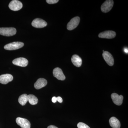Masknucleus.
Listing matches in <instances>:
<instances>
[{"instance_id": "obj_10", "label": "nucleus", "mask_w": 128, "mask_h": 128, "mask_svg": "<svg viewBox=\"0 0 128 128\" xmlns=\"http://www.w3.org/2000/svg\"><path fill=\"white\" fill-rule=\"evenodd\" d=\"M12 64L17 66L25 67L27 66L28 61L26 59L22 57L17 58L12 61Z\"/></svg>"}, {"instance_id": "obj_11", "label": "nucleus", "mask_w": 128, "mask_h": 128, "mask_svg": "<svg viewBox=\"0 0 128 128\" xmlns=\"http://www.w3.org/2000/svg\"><path fill=\"white\" fill-rule=\"evenodd\" d=\"M53 75L58 80H65L66 77L63 73L62 70L58 67L54 69L53 71Z\"/></svg>"}, {"instance_id": "obj_2", "label": "nucleus", "mask_w": 128, "mask_h": 128, "mask_svg": "<svg viewBox=\"0 0 128 128\" xmlns=\"http://www.w3.org/2000/svg\"><path fill=\"white\" fill-rule=\"evenodd\" d=\"M24 46L23 42H14L5 45L4 48L6 50H14L18 49Z\"/></svg>"}, {"instance_id": "obj_5", "label": "nucleus", "mask_w": 128, "mask_h": 128, "mask_svg": "<svg viewBox=\"0 0 128 128\" xmlns=\"http://www.w3.org/2000/svg\"><path fill=\"white\" fill-rule=\"evenodd\" d=\"M9 7L10 9L14 11L20 10L22 7V4L21 2L18 0H13L10 2Z\"/></svg>"}, {"instance_id": "obj_1", "label": "nucleus", "mask_w": 128, "mask_h": 128, "mask_svg": "<svg viewBox=\"0 0 128 128\" xmlns=\"http://www.w3.org/2000/svg\"><path fill=\"white\" fill-rule=\"evenodd\" d=\"M16 30L14 28H0V34L6 36H11L16 34Z\"/></svg>"}, {"instance_id": "obj_18", "label": "nucleus", "mask_w": 128, "mask_h": 128, "mask_svg": "<svg viewBox=\"0 0 128 128\" xmlns=\"http://www.w3.org/2000/svg\"><path fill=\"white\" fill-rule=\"evenodd\" d=\"M28 102L29 103L32 105H35L37 104L38 102V98L32 94H30L28 96Z\"/></svg>"}, {"instance_id": "obj_13", "label": "nucleus", "mask_w": 128, "mask_h": 128, "mask_svg": "<svg viewBox=\"0 0 128 128\" xmlns=\"http://www.w3.org/2000/svg\"><path fill=\"white\" fill-rule=\"evenodd\" d=\"M13 77L11 74H5L0 76V83L3 84H6L13 80Z\"/></svg>"}, {"instance_id": "obj_9", "label": "nucleus", "mask_w": 128, "mask_h": 128, "mask_svg": "<svg viewBox=\"0 0 128 128\" xmlns=\"http://www.w3.org/2000/svg\"><path fill=\"white\" fill-rule=\"evenodd\" d=\"M102 56L107 64L110 66H112L114 63V60L112 54L108 51H104L102 54Z\"/></svg>"}, {"instance_id": "obj_7", "label": "nucleus", "mask_w": 128, "mask_h": 128, "mask_svg": "<svg viewBox=\"0 0 128 128\" xmlns=\"http://www.w3.org/2000/svg\"><path fill=\"white\" fill-rule=\"evenodd\" d=\"M32 26L37 28H42L46 27L47 25V22L41 18H36L32 22Z\"/></svg>"}, {"instance_id": "obj_23", "label": "nucleus", "mask_w": 128, "mask_h": 128, "mask_svg": "<svg viewBox=\"0 0 128 128\" xmlns=\"http://www.w3.org/2000/svg\"><path fill=\"white\" fill-rule=\"evenodd\" d=\"M48 128H58L57 127L54 125H50V126H48Z\"/></svg>"}, {"instance_id": "obj_6", "label": "nucleus", "mask_w": 128, "mask_h": 128, "mask_svg": "<svg viewBox=\"0 0 128 128\" xmlns=\"http://www.w3.org/2000/svg\"><path fill=\"white\" fill-rule=\"evenodd\" d=\"M16 122L17 124L22 128H31V124L30 121L27 119L18 117L16 118Z\"/></svg>"}, {"instance_id": "obj_16", "label": "nucleus", "mask_w": 128, "mask_h": 128, "mask_svg": "<svg viewBox=\"0 0 128 128\" xmlns=\"http://www.w3.org/2000/svg\"><path fill=\"white\" fill-rule=\"evenodd\" d=\"M109 124L112 128H120L121 124L118 119L115 117H112L109 120Z\"/></svg>"}, {"instance_id": "obj_25", "label": "nucleus", "mask_w": 128, "mask_h": 128, "mask_svg": "<svg viewBox=\"0 0 128 128\" xmlns=\"http://www.w3.org/2000/svg\"><path fill=\"white\" fill-rule=\"evenodd\" d=\"M104 51H104V50H103V52H104Z\"/></svg>"}, {"instance_id": "obj_21", "label": "nucleus", "mask_w": 128, "mask_h": 128, "mask_svg": "<svg viewBox=\"0 0 128 128\" xmlns=\"http://www.w3.org/2000/svg\"><path fill=\"white\" fill-rule=\"evenodd\" d=\"M57 101L60 103H62L63 102V99L61 97L58 96V97H57Z\"/></svg>"}, {"instance_id": "obj_17", "label": "nucleus", "mask_w": 128, "mask_h": 128, "mask_svg": "<svg viewBox=\"0 0 128 128\" xmlns=\"http://www.w3.org/2000/svg\"><path fill=\"white\" fill-rule=\"evenodd\" d=\"M28 101V97L26 94H23L19 96L18 99V102L22 106H24Z\"/></svg>"}, {"instance_id": "obj_19", "label": "nucleus", "mask_w": 128, "mask_h": 128, "mask_svg": "<svg viewBox=\"0 0 128 128\" xmlns=\"http://www.w3.org/2000/svg\"><path fill=\"white\" fill-rule=\"evenodd\" d=\"M77 127L78 128H90L87 124L81 122L78 123L77 124Z\"/></svg>"}, {"instance_id": "obj_12", "label": "nucleus", "mask_w": 128, "mask_h": 128, "mask_svg": "<svg viewBox=\"0 0 128 128\" xmlns=\"http://www.w3.org/2000/svg\"><path fill=\"white\" fill-rule=\"evenodd\" d=\"M111 98L114 103L116 105L120 106L122 103L124 97L122 95L119 96L116 93H112L111 95Z\"/></svg>"}, {"instance_id": "obj_4", "label": "nucleus", "mask_w": 128, "mask_h": 128, "mask_svg": "<svg viewBox=\"0 0 128 128\" xmlns=\"http://www.w3.org/2000/svg\"><path fill=\"white\" fill-rule=\"evenodd\" d=\"M80 21L79 17L76 16L72 18L67 25V29L69 30H72L77 27Z\"/></svg>"}, {"instance_id": "obj_22", "label": "nucleus", "mask_w": 128, "mask_h": 128, "mask_svg": "<svg viewBox=\"0 0 128 128\" xmlns=\"http://www.w3.org/2000/svg\"><path fill=\"white\" fill-rule=\"evenodd\" d=\"M52 101L54 103H55L57 101V98L55 96L53 97L52 98Z\"/></svg>"}, {"instance_id": "obj_14", "label": "nucleus", "mask_w": 128, "mask_h": 128, "mask_svg": "<svg viewBox=\"0 0 128 128\" xmlns=\"http://www.w3.org/2000/svg\"><path fill=\"white\" fill-rule=\"evenodd\" d=\"M48 84V82L44 78H39L34 84L35 89H39L46 86Z\"/></svg>"}, {"instance_id": "obj_24", "label": "nucleus", "mask_w": 128, "mask_h": 128, "mask_svg": "<svg viewBox=\"0 0 128 128\" xmlns=\"http://www.w3.org/2000/svg\"><path fill=\"white\" fill-rule=\"evenodd\" d=\"M124 52L126 53V54H128V48H124Z\"/></svg>"}, {"instance_id": "obj_20", "label": "nucleus", "mask_w": 128, "mask_h": 128, "mask_svg": "<svg viewBox=\"0 0 128 128\" xmlns=\"http://www.w3.org/2000/svg\"><path fill=\"white\" fill-rule=\"evenodd\" d=\"M58 0H47L46 2L49 4H56L58 2Z\"/></svg>"}, {"instance_id": "obj_8", "label": "nucleus", "mask_w": 128, "mask_h": 128, "mask_svg": "<svg viewBox=\"0 0 128 128\" xmlns=\"http://www.w3.org/2000/svg\"><path fill=\"white\" fill-rule=\"evenodd\" d=\"M116 36V33L115 32L113 31H105V32L100 33L98 34V37L101 38L112 39L115 38Z\"/></svg>"}, {"instance_id": "obj_15", "label": "nucleus", "mask_w": 128, "mask_h": 128, "mask_svg": "<svg viewBox=\"0 0 128 128\" xmlns=\"http://www.w3.org/2000/svg\"><path fill=\"white\" fill-rule=\"evenodd\" d=\"M72 62L73 64L76 67H80L82 64V59L79 56L74 54L72 56Z\"/></svg>"}, {"instance_id": "obj_3", "label": "nucleus", "mask_w": 128, "mask_h": 128, "mask_svg": "<svg viewBox=\"0 0 128 128\" xmlns=\"http://www.w3.org/2000/svg\"><path fill=\"white\" fill-rule=\"evenodd\" d=\"M114 1L112 0H107L105 1L102 5L101 7L102 12L104 13H106L110 11L113 6Z\"/></svg>"}]
</instances>
